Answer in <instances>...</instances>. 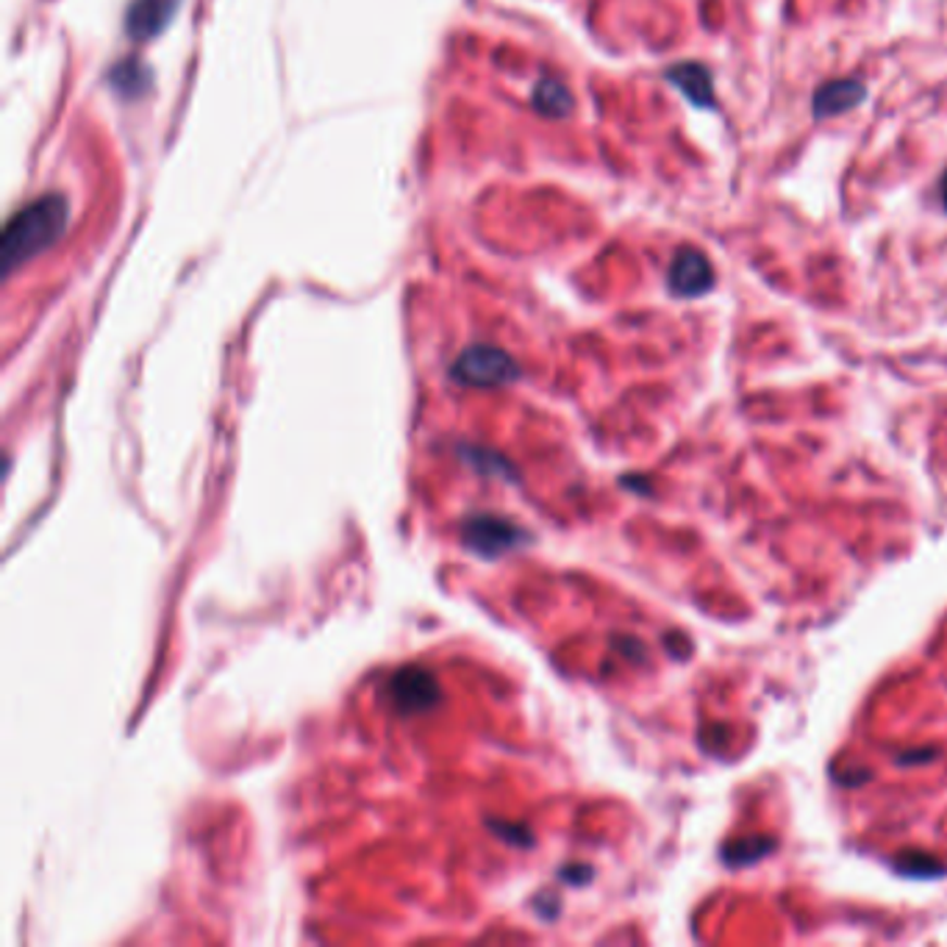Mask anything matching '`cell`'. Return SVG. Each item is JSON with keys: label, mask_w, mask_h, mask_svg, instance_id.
Returning <instances> with one entry per match:
<instances>
[{"label": "cell", "mask_w": 947, "mask_h": 947, "mask_svg": "<svg viewBox=\"0 0 947 947\" xmlns=\"http://www.w3.org/2000/svg\"><path fill=\"white\" fill-rule=\"evenodd\" d=\"M70 206L62 195H42L20 209L3 231V270H17L23 262H31L42 251L56 245L67 231Z\"/></svg>", "instance_id": "6da1fadb"}, {"label": "cell", "mask_w": 947, "mask_h": 947, "mask_svg": "<svg viewBox=\"0 0 947 947\" xmlns=\"http://www.w3.org/2000/svg\"><path fill=\"white\" fill-rule=\"evenodd\" d=\"M451 376L465 387H503L517 378V362L506 351L492 345H472L453 362Z\"/></svg>", "instance_id": "7a4b0ae2"}, {"label": "cell", "mask_w": 947, "mask_h": 947, "mask_svg": "<svg viewBox=\"0 0 947 947\" xmlns=\"http://www.w3.org/2000/svg\"><path fill=\"white\" fill-rule=\"evenodd\" d=\"M670 292L678 298H700L715 287V267L709 256L695 248H681L672 256L670 273H667Z\"/></svg>", "instance_id": "3957f363"}, {"label": "cell", "mask_w": 947, "mask_h": 947, "mask_svg": "<svg viewBox=\"0 0 947 947\" xmlns=\"http://www.w3.org/2000/svg\"><path fill=\"white\" fill-rule=\"evenodd\" d=\"M392 697L401 711H426L440 700V686L422 667H406L392 678Z\"/></svg>", "instance_id": "277c9868"}, {"label": "cell", "mask_w": 947, "mask_h": 947, "mask_svg": "<svg viewBox=\"0 0 947 947\" xmlns=\"http://www.w3.org/2000/svg\"><path fill=\"white\" fill-rule=\"evenodd\" d=\"M517 526H512L508 520L501 517H472L465 526V542L481 556H497V553H506L517 545Z\"/></svg>", "instance_id": "5b68a950"}, {"label": "cell", "mask_w": 947, "mask_h": 947, "mask_svg": "<svg viewBox=\"0 0 947 947\" xmlns=\"http://www.w3.org/2000/svg\"><path fill=\"white\" fill-rule=\"evenodd\" d=\"M864 98H867L864 84L856 81V78H836V81L822 84V87L817 89L811 109H815L817 119L836 117V114H845L850 112V109L859 106Z\"/></svg>", "instance_id": "8992f818"}, {"label": "cell", "mask_w": 947, "mask_h": 947, "mask_svg": "<svg viewBox=\"0 0 947 947\" xmlns=\"http://www.w3.org/2000/svg\"><path fill=\"white\" fill-rule=\"evenodd\" d=\"M178 0H134L126 14V28L134 39H151L167 26Z\"/></svg>", "instance_id": "52a82bcc"}, {"label": "cell", "mask_w": 947, "mask_h": 947, "mask_svg": "<svg viewBox=\"0 0 947 947\" xmlns=\"http://www.w3.org/2000/svg\"><path fill=\"white\" fill-rule=\"evenodd\" d=\"M667 81L675 84L681 92H684L686 101H692L695 106L700 109H715V78H711V73L703 64L695 62H686V64H675V67L667 70Z\"/></svg>", "instance_id": "ba28073f"}, {"label": "cell", "mask_w": 947, "mask_h": 947, "mask_svg": "<svg viewBox=\"0 0 947 947\" xmlns=\"http://www.w3.org/2000/svg\"><path fill=\"white\" fill-rule=\"evenodd\" d=\"M533 106L545 117H565L572 112V94L558 78H542L533 89Z\"/></svg>", "instance_id": "9c48e42d"}, {"label": "cell", "mask_w": 947, "mask_h": 947, "mask_svg": "<svg viewBox=\"0 0 947 947\" xmlns=\"http://www.w3.org/2000/svg\"><path fill=\"white\" fill-rule=\"evenodd\" d=\"M942 203H945V209H947V173H945V178H942Z\"/></svg>", "instance_id": "30bf717a"}]
</instances>
